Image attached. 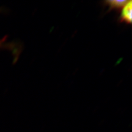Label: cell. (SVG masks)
Masks as SVG:
<instances>
[{
    "instance_id": "obj_1",
    "label": "cell",
    "mask_w": 132,
    "mask_h": 132,
    "mask_svg": "<svg viewBox=\"0 0 132 132\" xmlns=\"http://www.w3.org/2000/svg\"><path fill=\"white\" fill-rule=\"evenodd\" d=\"M132 20V2L128 1L127 3L123 6L122 9L121 15L120 16V20L121 22L130 24Z\"/></svg>"
},
{
    "instance_id": "obj_2",
    "label": "cell",
    "mask_w": 132,
    "mask_h": 132,
    "mask_svg": "<svg viewBox=\"0 0 132 132\" xmlns=\"http://www.w3.org/2000/svg\"><path fill=\"white\" fill-rule=\"evenodd\" d=\"M125 0H110L105 2V5L109 7V10L122 9L123 6L127 3Z\"/></svg>"
}]
</instances>
